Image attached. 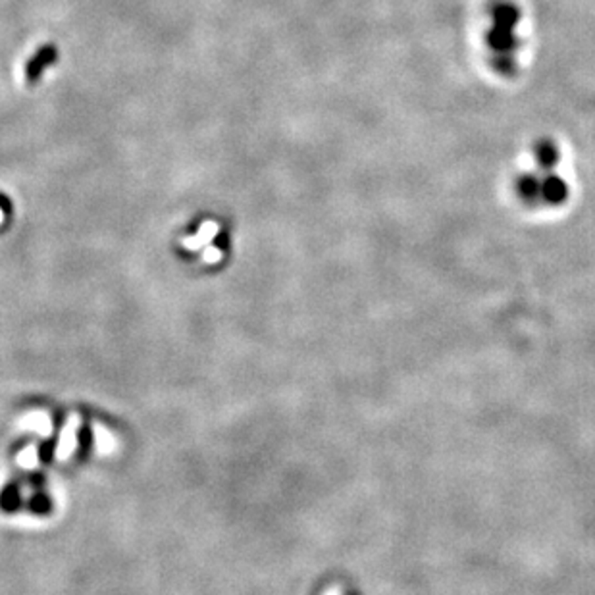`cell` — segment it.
<instances>
[{
	"mask_svg": "<svg viewBox=\"0 0 595 595\" xmlns=\"http://www.w3.org/2000/svg\"><path fill=\"white\" fill-rule=\"evenodd\" d=\"M95 443H97V449L100 451V453H110L112 449H114V440H112V435L100 426L95 428Z\"/></svg>",
	"mask_w": 595,
	"mask_h": 595,
	"instance_id": "obj_3",
	"label": "cell"
},
{
	"mask_svg": "<svg viewBox=\"0 0 595 595\" xmlns=\"http://www.w3.org/2000/svg\"><path fill=\"white\" fill-rule=\"evenodd\" d=\"M78 424L79 418L78 416H71L68 424H66L64 432L60 435L58 447H56V459L66 460L71 455V451L76 449V443H78V438H76V432H78Z\"/></svg>",
	"mask_w": 595,
	"mask_h": 595,
	"instance_id": "obj_1",
	"label": "cell"
},
{
	"mask_svg": "<svg viewBox=\"0 0 595 595\" xmlns=\"http://www.w3.org/2000/svg\"><path fill=\"white\" fill-rule=\"evenodd\" d=\"M20 465L24 468H35L39 465V457H37V449L35 447H27L26 451L20 455Z\"/></svg>",
	"mask_w": 595,
	"mask_h": 595,
	"instance_id": "obj_4",
	"label": "cell"
},
{
	"mask_svg": "<svg viewBox=\"0 0 595 595\" xmlns=\"http://www.w3.org/2000/svg\"><path fill=\"white\" fill-rule=\"evenodd\" d=\"M24 426H27V430L37 432V434L43 435V438H48L52 432V422L45 413L27 414L26 420H24Z\"/></svg>",
	"mask_w": 595,
	"mask_h": 595,
	"instance_id": "obj_2",
	"label": "cell"
}]
</instances>
